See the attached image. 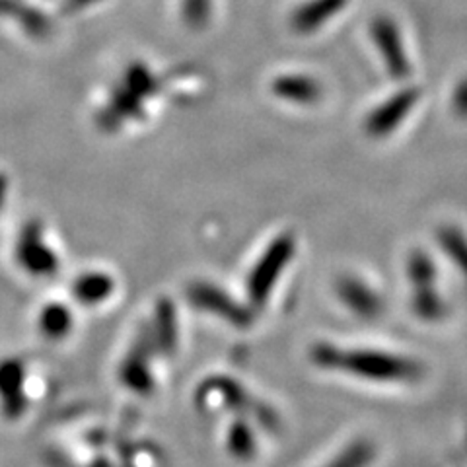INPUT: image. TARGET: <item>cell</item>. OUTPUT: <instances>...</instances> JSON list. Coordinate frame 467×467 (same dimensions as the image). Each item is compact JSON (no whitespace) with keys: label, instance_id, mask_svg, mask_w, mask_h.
Returning a JSON list of instances; mask_svg holds the SVG:
<instances>
[{"label":"cell","instance_id":"6da1fadb","mask_svg":"<svg viewBox=\"0 0 467 467\" xmlns=\"http://www.w3.org/2000/svg\"><path fill=\"white\" fill-rule=\"evenodd\" d=\"M312 358L321 368L343 370L372 382H415L422 376L419 362L367 348H339L335 345H316Z\"/></svg>","mask_w":467,"mask_h":467},{"label":"cell","instance_id":"7a4b0ae2","mask_svg":"<svg viewBox=\"0 0 467 467\" xmlns=\"http://www.w3.org/2000/svg\"><path fill=\"white\" fill-rule=\"evenodd\" d=\"M295 244H292L290 236H283L276 240L269 252L259 261V265L254 269L250 283H247V290H250V298L255 306L265 304L269 292L276 281V276L283 271L285 263L290 259Z\"/></svg>","mask_w":467,"mask_h":467},{"label":"cell","instance_id":"3957f363","mask_svg":"<svg viewBox=\"0 0 467 467\" xmlns=\"http://www.w3.org/2000/svg\"><path fill=\"white\" fill-rule=\"evenodd\" d=\"M27 407L26 368L16 358L0 360V409L5 417L18 419Z\"/></svg>","mask_w":467,"mask_h":467},{"label":"cell","instance_id":"277c9868","mask_svg":"<svg viewBox=\"0 0 467 467\" xmlns=\"http://www.w3.org/2000/svg\"><path fill=\"white\" fill-rule=\"evenodd\" d=\"M372 36L376 43L379 46V53L384 55L388 70L391 72L396 78H403L409 75V61L407 55L401 47V37L398 27L393 26L391 20L379 18L372 26Z\"/></svg>","mask_w":467,"mask_h":467},{"label":"cell","instance_id":"5b68a950","mask_svg":"<svg viewBox=\"0 0 467 467\" xmlns=\"http://www.w3.org/2000/svg\"><path fill=\"white\" fill-rule=\"evenodd\" d=\"M417 98H419L417 90H403L396 98L388 99L382 108H378L368 117V123H367L368 133L376 137L391 133V130L401 123L403 117L411 111Z\"/></svg>","mask_w":467,"mask_h":467},{"label":"cell","instance_id":"8992f818","mask_svg":"<svg viewBox=\"0 0 467 467\" xmlns=\"http://www.w3.org/2000/svg\"><path fill=\"white\" fill-rule=\"evenodd\" d=\"M192 300L199 306V308L211 310L213 314L232 321V324H238V326L250 324V314H247L238 302L230 300L223 290H218L214 286H209V285L193 286Z\"/></svg>","mask_w":467,"mask_h":467},{"label":"cell","instance_id":"52a82bcc","mask_svg":"<svg viewBox=\"0 0 467 467\" xmlns=\"http://www.w3.org/2000/svg\"><path fill=\"white\" fill-rule=\"evenodd\" d=\"M20 261L34 275H51L57 269V259L49 252V247L41 244L36 226L24 234L20 242Z\"/></svg>","mask_w":467,"mask_h":467},{"label":"cell","instance_id":"ba28073f","mask_svg":"<svg viewBox=\"0 0 467 467\" xmlns=\"http://www.w3.org/2000/svg\"><path fill=\"white\" fill-rule=\"evenodd\" d=\"M339 296L360 317H376L382 312V300L378 298L376 292L355 279H345L339 283Z\"/></svg>","mask_w":467,"mask_h":467},{"label":"cell","instance_id":"9c48e42d","mask_svg":"<svg viewBox=\"0 0 467 467\" xmlns=\"http://www.w3.org/2000/svg\"><path fill=\"white\" fill-rule=\"evenodd\" d=\"M345 0H312V3L304 5L295 16V26L300 32H310L329 20L335 12L341 10Z\"/></svg>","mask_w":467,"mask_h":467},{"label":"cell","instance_id":"30bf717a","mask_svg":"<svg viewBox=\"0 0 467 467\" xmlns=\"http://www.w3.org/2000/svg\"><path fill=\"white\" fill-rule=\"evenodd\" d=\"M275 92L281 98L300 101V104H310V101L319 98V86L306 77H286L276 80Z\"/></svg>","mask_w":467,"mask_h":467},{"label":"cell","instance_id":"8fae6325","mask_svg":"<svg viewBox=\"0 0 467 467\" xmlns=\"http://www.w3.org/2000/svg\"><path fill=\"white\" fill-rule=\"evenodd\" d=\"M39 327L43 335L49 339H61L70 331L72 327V317L67 306L61 304H51L46 310L41 312L39 317Z\"/></svg>","mask_w":467,"mask_h":467},{"label":"cell","instance_id":"7c38bea8","mask_svg":"<svg viewBox=\"0 0 467 467\" xmlns=\"http://www.w3.org/2000/svg\"><path fill=\"white\" fill-rule=\"evenodd\" d=\"M113 283L106 275H86L75 285V295L84 304H98L109 296Z\"/></svg>","mask_w":467,"mask_h":467},{"label":"cell","instance_id":"4fadbf2b","mask_svg":"<svg viewBox=\"0 0 467 467\" xmlns=\"http://www.w3.org/2000/svg\"><path fill=\"white\" fill-rule=\"evenodd\" d=\"M376 456V448L368 441H357L341 450L324 467H368Z\"/></svg>","mask_w":467,"mask_h":467},{"label":"cell","instance_id":"5bb4252c","mask_svg":"<svg viewBox=\"0 0 467 467\" xmlns=\"http://www.w3.org/2000/svg\"><path fill=\"white\" fill-rule=\"evenodd\" d=\"M226 442L230 454L240 460H250L255 454V436L244 422H236V425L230 427Z\"/></svg>","mask_w":467,"mask_h":467},{"label":"cell","instance_id":"9a60e30c","mask_svg":"<svg viewBox=\"0 0 467 467\" xmlns=\"http://www.w3.org/2000/svg\"><path fill=\"white\" fill-rule=\"evenodd\" d=\"M409 265H411L409 267V273H411V279L415 281V285L420 288H427L434 276L432 263L420 254V255H415Z\"/></svg>","mask_w":467,"mask_h":467},{"label":"cell","instance_id":"2e32d148","mask_svg":"<svg viewBox=\"0 0 467 467\" xmlns=\"http://www.w3.org/2000/svg\"><path fill=\"white\" fill-rule=\"evenodd\" d=\"M160 316L164 319V327H158L156 335H158V345L164 347V348H171L175 343V324H173V310L170 306L162 304V308H160Z\"/></svg>","mask_w":467,"mask_h":467},{"label":"cell","instance_id":"e0dca14e","mask_svg":"<svg viewBox=\"0 0 467 467\" xmlns=\"http://www.w3.org/2000/svg\"><path fill=\"white\" fill-rule=\"evenodd\" d=\"M209 14V0H185V18L189 24L201 26Z\"/></svg>","mask_w":467,"mask_h":467},{"label":"cell","instance_id":"ac0fdd59","mask_svg":"<svg viewBox=\"0 0 467 467\" xmlns=\"http://www.w3.org/2000/svg\"><path fill=\"white\" fill-rule=\"evenodd\" d=\"M446 247H448L450 255H454V257L458 259L460 267H462L463 271H467V250H465V242L458 236L456 232H454V234H451V232L448 234Z\"/></svg>","mask_w":467,"mask_h":467},{"label":"cell","instance_id":"d6986e66","mask_svg":"<svg viewBox=\"0 0 467 467\" xmlns=\"http://www.w3.org/2000/svg\"><path fill=\"white\" fill-rule=\"evenodd\" d=\"M454 106L462 115H467V82H463L458 90H456V98H454Z\"/></svg>","mask_w":467,"mask_h":467},{"label":"cell","instance_id":"ffe728a7","mask_svg":"<svg viewBox=\"0 0 467 467\" xmlns=\"http://www.w3.org/2000/svg\"><path fill=\"white\" fill-rule=\"evenodd\" d=\"M5 195H6V180L3 178V175H0V207H3Z\"/></svg>","mask_w":467,"mask_h":467}]
</instances>
